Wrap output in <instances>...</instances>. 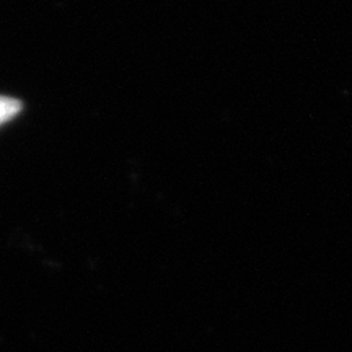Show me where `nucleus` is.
<instances>
[{
  "label": "nucleus",
  "mask_w": 352,
  "mask_h": 352,
  "mask_svg": "<svg viewBox=\"0 0 352 352\" xmlns=\"http://www.w3.org/2000/svg\"><path fill=\"white\" fill-rule=\"evenodd\" d=\"M21 111V103L10 96H0V124L13 120Z\"/></svg>",
  "instance_id": "1"
}]
</instances>
